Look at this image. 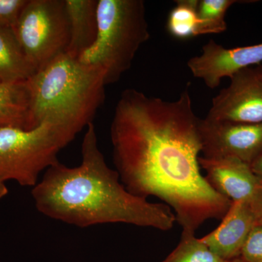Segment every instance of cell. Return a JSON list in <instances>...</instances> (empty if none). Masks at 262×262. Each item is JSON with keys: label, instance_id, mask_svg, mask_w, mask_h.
<instances>
[{"label": "cell", "instance_id": "obj_2", "mask_svg": "<svg viewBox=\"0 0 262 262\" xmlns=\"http://www.w3.org/2000/svg\"><path fill=\"white\" fill-rule=\"evenodd\" d=\"M82 162L68 167L60 162L48 168L32 188L39 213L75 227L126 224L169 231L177 222L170 207L134 195L108 167L99 149L94 123L86 128Z\"/></svg>", "mask_w": 262, "mask_h": 262}, {"label": "cell", "instance_id": "obj_16", "mask_svg": "<svg viewBox=\"0 0 262 262\" xmlns=\"http://www.w3.org/2000/svg\"><path fill=\"white\" fill-rule=\"evenodd\" d=\"M212 252L195 233L182 231L178 246L162 262H230Z\"/></svg>", "mask_w": 262, "mask_h": 262}, {"label": "cell", "instance_id": "obj_4", "mask_svg": "<svg viewBox=\"0 0 262 262\" xmlns=\"http://www.w3.org/2000/svg\"><path fill=\"white\" fill-rule=\"evenodd\" d=\"M98 32L79 60L103 72L106 85L115 83L130 68L136 53L149 39L142 0H98Z\"/></svg>", "mask_w": 262, "mask_h": 262}, {"label": "cell", "instance_id": "obj_13", "mask_svg": "<svg viewBox=\"0 0 262 262\" xmlns=\"http://www.w3.org/2000/svg\"><path fill=\"white\" fill-rule=\"evenodd\" d=\"M31 96L27 80L0 83V128L31 130Z\"/></svg>", "mask_w": 262, "mask_h": 262}, {"label": "cell", "instance_id": "obj_23", "mask_svg": "<svg viewBox=\"0 0 262 262\" xmlns=\"http://www.w3.org/2000/svg\"><path fill=\"white\" fill-rule=\"evenodd\" d=\"M230 262H246L242 259L241 257L235 258V259L232 260Z\"/></svg>", "mask_w": 262, "mask_h": 262}, {"label": "cell", "instance_id": "obj_12", "mask_svg": "<svg viewBox=\"0 0 262 262\" xmlns=\"http://www.w3.org/2000/svg\"><path fill=\"white\" fill-rule=\"evenodd\" d=\"M98 3V0H65L70 27L67 53L74 58H79L96 41Z\"/></svg>", "mask_w": 262, "mask_h": 262}, {"label": "cell", "instance_id": "obj_22", "mask_svg": "<svg viewBox=\"0 0 262 262\" xmlns=\"http://www.w3.org/2000/svg\"><path fill=\"white\" fill-rule=\"evenodd\" d=\"M8 189L5 183L0 182V201L8 194Z\"/></svg>", "mask_w": 262, "mask_h": 262}, {"label": "cell", "instance_id": "obj_17", "mask_svg": "<svg viewBox=\"0 0 262 262\" xmlns=\"http://www.w3.org/2000/svg\"><path fill=\"white\" fill-rule=\"evenodd\" d=\"M235 0H201L198 3L200 25L198 36L220 34L227 30L225 15Z\"/></svg>", "mask_w": 262, "mask_h": 262}, {"label": "cell", "instance_id": "obj_20", "mask_svg": "<svg viewBox=\"0 0 262 262\" xmlns=\"http://www.w3.org/2000/svg\"><path fill=\"white\" fill-rule=\"evenodd\" d=\"M249 204L257 222L262 223V184L258 186Z\"/></svg>", "mask_w": 262, "mask_h": 262}, {"label": "cell", "instance_id": "obj_14", "mask_svg": "<svg viewBox=\"0 0 262 262\" xmlns=\"http://www.w3.org/2000/svg\"><path fill=\"white\" fill-rule=\"evenodd\" d=\"M34 73L13 29L0 28V83L27 80Z\"/></svg>", "mask_w": 262, "mask_h": 262}, {"label": "cell", "instance_id": "obj_9", "mask_svg": "<svg viewBox=\"0 0 262 262\" xmlns=\"http://www.w3.org/2000/svg\"><path fill=\"white\" fill-rule=\"evenodd\" d=\"M262 62V43L254 46L226 48L215 41L205 45L199 56L187 62L191 73L214 89L225 77L230 78L244 69L259 66Z\"/></svg>", "mask_w": 262, "mask_h": 262}, {"label": "cell", "instance_id": "obj_7", "mask_svg": "<svg viewBox=\"0 0 262 262\" xmlns=\"http://www.w3.org/2000/svg\"><path fill=\"white\" fill-rule=\"evenodd\" d=\"M202 154L206 158H236L251 165L262 155L261 123L201 119Z\"/></svg>", "mask_w": 262, "mask_h": 262}, {"label": "cell", "instance_id": "obj_3", "mask_svg": "<svg viewBox=\"0 0 262 262\" xmlns=\"http://www.w3.org/2000/svg\"><path fill=\"white\" fill-rule=\"evenodd\" d=\"M31 128L44 122L59 127L75 139L93 123L104 102V76L67 53L29 77Z\"/></svg>", "mask_w": 262, "mask_h": 262}, {"label": "cell", "instance_id": "obj_18", "mask_svg": "<svg viewBox=\"0 0 262 262\" xmlns=\"http://www.w3.org/2000/svg\"><path fill=\"white\" fill-rule=\"evenodd\" d=\"M239 257L246 262H262V223L256 222L251 229Z\"/></svg>", "mask_w": 262, "mask_h": 262}, {"label": "cell", "instance_id": "obj_6", "mask_svg": "<svg viewBox=\"0 0 262 262\" xmlns=\"http://www.w3.org/2000/svg\"><path fill=\"white\" fill-rule=\"evenodd\" d=\"M35 72L67 53L70 20L65 0H28L13 28Z\"/></svg>", "mask_w": 262, "mask_h": 262}, {"label": "cell", "instance_id": "obj_1", "mask_svg": "<svg viewBox=\"0 0 262 262\" xmlns=\"http://www.w3.org/2000/svg\"><path fill=\"white\" fill-rule=\"evenodd\" d=\"M200 121L188 86L175 101L126 89L110 127L124 187L139 198H159L173 210L182 231L192 233L206 221L222 220L232 205L201 174Z\"/></svg>", "mask_w": 262, "mask_h": 262}, {"label": "cell", "instance_id": "obj_5", "mask_svg": "<svg viewBox=\"0 0 262 262\" xmlns=\"http://www.w3.org/2000/svg\"><path fill=\"white\" fill-rule=\"evenodd\" d=\"M74 139L51 122L31 130L0 128V182L14 181L23 187L37 184L39 176L58 163L61 150Z\"/></svg>", "mask_w": 262, "mask_h": 262}, {"label": "cell", "instance_id": "obj_24", "mask_svg": "<svg viewBox=\"0 0 262 262\" xmlns=\"http://www.w3.org/2000/svg\"><path fill=\"white\" fill-rule=\"evenodd\" d=\"M256 69H257L258 72H259L260 75H261L262 77V66H258Z\"/></svg>", "mask_w": 262, "mask_h": 262}, {"label": "cell", "instance_id": "obj_10", "mask_svg": "<svg viewBox=\"0 0 262 262\" xmlns=\"http://www.w3.org/2000/svg\"><path fill=\"white\" fill-rule=\"evenodd\" d=\"M199 163L211 187L232 202H249L261 184L251 165L236 158L200 157Z\"/></svg>", "mask_w": 262, "mask_h": 262}, {"label": "cell", "instance_id": "obj_21", "mask_svg": "<svg viewBox=\"0 0 262 262\" xmlns=\"http://www.w3.org/2000/svg\"><path fill=\"white\" fill-rule=\"evenodd\" d=\"M251 167L253 173L258 177L262 184V155L253 162Z\"/></svg>", "mask_w": 262, "mask_h": 262}, {"label": "cell", "instance_id": "obj_15", "mask_svg": "<svg viewBox=\"0 0 262 262\" xmlns=\"http://www.w3.org/2000/svg\"><path fill=\"white\" fill-rule=\"evenodd\" d=\"M198 0H177L168 15L167 29L177 39L196 37L199 29Z\"/></svg>", "mask_w": 262, "mask_h": 262}, {"label": "cell", "instance_id": "obj_11", "mask_svg": "<svg viewBox=\"0 0 262 262\" xmlns=\"http://www.w3.org/2000/svg\"><path fill=\"white\" fill-rule=\"evenodd\" d=\"M256 222L249 202H232L220 225L200 239L222 259L232 261L241 256L245 241Z\"/></svg>", "mask_w": 262, "mask_h": 262}, {"label": "cell", "instance_id": "obj_19", "mask_svg": "<svg viewBox=\"0 0 262 262\" xmlns=\"http://www.w3.org/2000/svg\"><path fill=\"white\" fill-rule=\"evenodd\" d=\"M28 0H0V28L13 29Z\"/></svg>", "mask_w": 262, "mask_h": 262}, {"label": "cell", "instance_id": "obj_8", "mask_svg": "<svg viewBox=\"0 0 262 262\" xmlns=\"http://www.w3.org/2000/svg\"><path fill=\"white\" fill-rule=\"evenodd\" d=\"M230 84L213 98L206 118L218 121L261 123L262 77L248 67L230 77Z\"/></svg>", "mask_w": 262, "mask_h": 262}]
</instances>
